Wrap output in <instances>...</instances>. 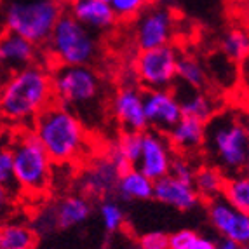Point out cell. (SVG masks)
<instances>
[{
    "mask_svg": "<svg viewBox=\"0 0 249 249\" xmlns=\"http://www.w3.org/2000/svg\"><path fill=\"white\" fill-rule=\"evenodd\" d=\"M121 171L113 164V160L108 157V154L96 157L89 162L86 167L80 181L84 194L92 199H108L115 192L117 179H119Z\"/></svg>",
    "mask_w": 249,
    "mask_h": 249,
    "instance_id": "obj_14",
    "label": "cell"
},
{
    "mask_svg": "<svg viewBox=\"0 0 249 249\" xmlns=\"http://www.w3.org/2000/svg\"><path fill=\"white\" fill-rule=\"evenodd\" d=\"M194 173H196V167L192 166L187 157H183V154H178L173 157L169 167L171 176H175V178L181 179L185 183H192L194 181Z\"/></svg>",
    "mask_w": 249,
    "mask_h": 249,
    "instance_id": "obj_31",
    "label": "cell"
},
{
    "mask_svg": "<svg viewBox=\"0 0 249 249\" xmlns=\"http://www.w3.org/2000/svg\"><path fill=\"white\" fill-rule=\"evenodd\" d=\"M0 140H2V133H0Z\"/></svg>",
    "mask_w": 249,
    "mask_h": 249,
    "instance_id": "obj_39",
    "label": "cell"
},
{
    "mask_svg": "<svg viewBox=\"0 0 249 249\" xmlns=\"http://www.w3.org/2000/svg\"><path fill=\"white\" fill-rule=\"evenodd\" d=\"M9 148L13 154L16 190L26 196H44L53 181L54 162L32 133V129H21Z\"/></svg>",
    "mask_w": 249,
    "mask_h": 249,
    "instance_id": "obj_4",
    "label": "cell"
},
{
    "mask_svg": "<svg viewBox=\"0 0 249 249\" xmlns=\"http://www.w3.org/2000/svg\"><path fill=\"white\" fill-rule=\"evenodd\" d=\"M150 0H107V4L112 7L117 19H134L143 9L148 5Z\"/></svg>",
    "mask_w": 249,
    "mask_h": 249,
    "instance_id": "obj_29",
    "label": "cell"
},
{
    "mask_svg": "<svg viewBox=\"0 0 249 249\" xmlns=\"http://www.w3.org/2000/svg\"><path fill=\"white\" fill-rule=\"evenodd\" d=\"M178 51L171 44L138 53L134 73L146 89H167L176 80Z\"/></svg>",
    "mask_w": 249,
    "mask_h": 249,
    "instance_id": "obj_8",
    "label": "cell"
},
{
    "mask_svg": "<svg viewBox=\"0 0 249 249\" xmlns=\"http://www.w3.org/2000/svg\"><path fill=\"white\" fill-rule=\"evenodd\" d=\"M63 13V5L54 0L13 2L4 11V25L11 34L26 38L35 46H42L47 42Z\"/></svg>",
    "mask_w": 249,
    "mask_h": 249,
    "instance_id": "obj_5",
    "label": "cell"
},
{
    "mask_svg": "<svg viewBox=\"0 0 249 249\" xmlns=\"http://www.w3.org/2000/svg\"><path fill=\"white\" fill-rule=\"evenodd\" d=\"M142 138L143 133L140 131H122L117 143L110 148L108 157L112 159L121 173L136 166L140 152H142Z\"/></svg>",
    "mask_w": 249,
    "mask_h": 249,
    "instance_id": "obj_22",
    "label": "cell"
},
{
    "mask_svg": "<svg viewBox=\"0 0 249 249\" xmlns=\"http://www.w3.org/2000/svg\"><path fill=\"white\" fill-rule=\"evenodd\" d=\"M188 249H216V242L213 239H209V237L197 235Z\"/></svg>",
    "mask_w": 249,
    "mask_h": 249,
    "instance_id": "obj_35",
    "label": "cell"
},
{
    "mask_svg": "<svg viewBox=\"0 0 249 249\" xmlns=\"http://www.w3.org/2000/svg\"><path fill=\"white\" fill-rule=\"evenodd\" d=\"M225 183V175L216 166H202L194 173V188L200 199H214L221 196V188Z\"/></svg>",
    "mask_w": 249,
    "mask_h": 249,
    "instance_id": "obj_23",
    "label": "cell"
},
{
    "mask_svg": "<svg viewBox=\"0 0 249 249\" xmlns=\"http://www.w3.org/2000/svg\"><path fill=\"white\" fill-rule=\"evenodd\" d=\"M173 150L178 154H192L204 146L206 142V122L181 115L179 121L166 133Z\"/></svg>",
    "mask_w": 249,
    "mask_h": 249,
    "instance_id": "obj_19",
    "label": "cell"
},
{
    "mask_svg": "<svg viewBox=\"0 0 249 249\" xmlns=\"http://www.w3.org/2000/svg\"><path fill=\"white\" fill-rule=\"evenodd\" d=\"M143 112L148 127L166 134L181 117L179 100L167 89H146L143 92Z\"/></svg>",
    "mask_w": 249,
    "mask_h": 249,
    "instance_id": "obj_12",
    "label": "cell"
},
{
    "mask_svg": "<svg viewBox=\"0 0 249 249\" xmlns=\"http://www.w3.org/2000/svg\"><path fill=\"white\" fill-rule=\"evenodd\" d=\"M176 79H179L192 89H200L206 84V70L199 59H196L194 56H178Z\"/></svg>",
    "mask_w": 249,
    "mask_h": 249,
    "instance_id": "obj_26",
    "label": "cell"
},
{
    "mask_svg": "<svg viewBox=\"0 0 249 249\" xmlns=\"http://www.w3.org/2000/svg\"><path fill=\"white\" fill-rule=\"evenodd\" d=\"M37 242V230L25 221H0V249H35Z\"/></svg>",
    "mask_w": 249,
    "mask_h": 249,
    "instance_id": "obj_21",
    "label": "cell"
},
{
    "mask_svg": "<svg viewBox=\"0 0 249 249\" xmlns=\"http://www.w3.org/2000/svg\"><path fill=\"white\" fill-rule=\"evenodd\" d=\"M113 194H117V197L125 202L148 200L154 197V181L143 175L136 166H133L119 175Z\"/></svg>",
    "mask_w": 249,
    "mask_h": 249,
    "instance_id": "obj_20",
    "label": "cell"
},
{
    "mask_svg": "<svg viewBox=\"0 0 249 249\" xmlns=\"http://www.w3.org/2000/svg\"><path fill=\"white\" fill-rule=\"evenodd\" d=\"M54 101L53 80L47 68L28 65L11 73L0 89V115L13 124L32 122Z\"/></svg>",
    "mask_w": 249,
    "mask_h": 249,
    "instance_id": "obj_2",
    "label": "cell"
},
{
    "mask_svg": "<svg viewBox=\"0 0 249 249\" xmlns=\"http://www.w3.org/2000/svg\"><path fill=\"white\" fill-rule=\"evenodd\" d=\"M68 13L84 25L88 30L94 32H107L117 25V16L107 0H73Z\"/></svg>",
    "mask_w": 249,
    "mask_h": 249,
    "instance_id": "obj_18",
    "label": "cell"
},
{
    "mask_svg": "<svg viewBox=\"0 0 249 249\" xmlns=\"http://www.w3.org/2000/svg\"><path fill=\"white\" fill-rule=\"evenodd\" d=\"M54 101L70 110L89 108L101 92L100 75L91 65H58L51 73Z\"/></svg>",
    "mask_w": 249,
    "mask_h": 249,
    "instance_id": "obj_7",
    "label": "cell"
},
{
    "mask_svg": "<svg viewBox=\"0 0 249 249\" xmlns=\"http://www.w3.org/2000/svg\"><path fill=\"white\" fill-rule=\"evenodd\" d=\"M208 218L209 223L213 225V229L221 237L233 239L239 244H248L249 242V214L235 209L221 196L209 199Z\"/></svg>",
    "mask_w": 249,
    "mask_h": 249,
    "instance_id": "obj_13",
    "label": "cell"
},
{
    "mask_svg": "<svg viewBox=\"0 0 249 249\" xmlns=\"http://www.w3.org/2000/svg\"><path fill=\"white\" fill-rule=\"evenodd\" d=\"M0 185L7 187L9 190H16V183H14L13 175V154L9 146L0 145ZM18 192V190H16Z\"/></svg>",
    "mask_w": 249,
    "mask_h": 249,
    "instance_id": "obj_30",
    "label": "cell"
},
{
    "mask_svg": "<svg viewBox=\"0 0 249 249\" xmlns=\"http://www.w3.org/2000/svg\"><path fill=\"white\" fill-rule=\"evenodd\" d=\"M100 218L107 232H117L124 225V209L115 199H103L100 204Z\"/></svg>",
    "mask_w": 249,
    "mask_h": 249,
    "instance_id": "obj_28",
    "label": "cell"
},
{
    "mask_svg": "<svg viewBox=\"0 0 249 249\" xmlns=\"http://www.w3.org/2000/svg\"><path fill=\"white\" fill-rule=\"evenodd\" d=\"M92 213V202L86 196H67L56 200L40 213L35 230L54 232V230H68L79 227L89 220Z\"/></svg>",
    "mask_w": 249,
    "mask_h": 249,
    "instance_id": "obj_10",
    "label": "cell"
},
{
    "mask_svg": "<svg viewBox=\"0 0 249 249\" xmlns=\"http://www.w3.org/2000/svg\"><path fill=\"white\" fill-rule=\"evenodd\" d=\"M241 249H249V248H248V244H242V246H241Z\"/></svg>",
    "mask_w": 249,
    "mask_h": 249,
    "instance_id": "obj_38",
    "label": "cell"
},
{
    "mask_svg": "<svg viewBox=\"0 0 249 249\" xmlns=\"http://www.w3.org/2000/svg\"><path fill=\"white\" fill-rule=\"evenodd\" d=\"M178 100L181 115L192 117L200 122H208L209 119L214 117V103L209 96L199 92V89H196V92H192V94H187L185 98H178Z\"/></svg>",
    "mask_w": 249,
    "mask_h": 249,
    "instance_id": "obj_25",
    "label": "cell"
},
{
    "mask_svg": "<svg viewBox=\"0 0 249 249\" xmlns=\"http://www.w3.org/2000/svg\"><path fill=\"white\" fill-rule=\"evenodd\" d=\"M38 46L16 34L0 35V70L16 71L37 61Z\"/></svg>",
    "mask_w": 249,
    "mask_h": 249,
    "instance_id": "obj_17",
    "label": "cell"
},
{
    "mask_svg": "<svg viewBox=\"0 0 249 249\" xmlns=\"http://www.w3.org/2000/svg\"><path fill=\"white\" fill-rule=\"evenodd\" d=\"M214 166L225 176L239 175L249 164V133L241 115L213 117L206 122V142Z\"/></svg>",
    "mask_w": 249,
    "mask_h": 249,
    "instance_id": "obj_3",
    "label": "cell"
},
{
    "mask_svg": "<svg viewBox=\"0 0 249 249\" xmlns=\"http://www.w3.org/2000/svg\"><path fill=\"white\" fill-rule=\"evenodd\" d=\"M221 51L232 61H244L249 53V37L244 28H232L221 38Z\"/></svg>",
    "mask_w": 249,
    "mask_h": 249,
    "instance_id": "obj_27",
    "label": "cell"
},
{
    "mask_svg": "<svg viewBox=\"0 0 249 249\" xmlns=\"http://www.w3.org/2000/svg\"><path fill=\"white\" fill-rule=\"evenodd\" d=\"M242 244H239L233 239H229V237H221L220 241L216 242V249H241Z\"/></svg>",
    "mask_w": 249,
    "mask_h": 249,
    "instance_id": "obj_36",
    "label": "cell"
},
{
    "mask_svg": "<svg viewBox=\"0 0 249 249\" xmlns=\"http://www.w3.org/2000/svg\"><path fill=\"white\" fill-rule=\"evenodd\" d=\"M32 133L54 164H71L88 150V131L80 117L53 101L32 121Z\"/></svg>",
    "mask_w": 249,
    "mask_h": 249,
    "instance_id": "obj_1",
    "label": "cell"
},
{
    "mask_svg": "<svg viewBox=\"0 0 249 249\" xmlns=\"http://www.w3.org/2000/svg\"><path fill=\"white\" fill-rule=\"evenodd\" d=\"M175 34V16L164 5H146L136 16L134 46L138 51L154 49L169 44Z\"/></svg>",
    "mask_w": 249,
    "mask_h": 249,
    "instance_id": "obj_9",
    "label": "cell"
},
{
    "mask_svg": "<svg viewBox=\"0 0 249 249\" xmlns=\"http://www.w3.org/2000/svg\"><path fill=\"white\" fill-rule=\"evenodd\" d=\"M54 2H58L59 5H70L73 0H54Z\"/></svg>",
    "mask_w": 249,
    "mask_h": 249,
    "instance_id": "obj_37",
    "label": "cell"
},
{
    "mask_svg": "<svg viewBox=\"0 0 249 249\" xmlns=\"http://www.w3.org/2000/svg\"><path fill=\"white\" fill-rule=\"evenodd\" d=\"M47 51L58 65H91L98 56V40L91 30L80 25L70 13H63L56 21Z\"/></svg>",
    "mask_w": 249,
    "mask_h": 249,
    "instance_id": "obj_6",
    "label": "cell"
},
{
    "mask_svg": "<svg viewBox=\"0 0 249 249\" xmlns=\"http://www.w3.org/2000/svg\"><path fill=\"white\" fill-rule=\"evenodd\" d=\"M175 157V150L164 133L159 131H143L142 152L136 162V167L152 181L169 175L171 160Z\"/></svg>",
    "mask_w": 249,
    "mask_h": 249,
    "instance_id": "obj_11",
    "label": "cell"
},
{
    "mask_svg": "<svg viewBox=\"0 0 249 249\" xmlns=\"http://www.w3.org/2000/svg\"><path fill=\"white\" fill-rule=\"evenodd\" d=\"M176 211H192L200 204V197L192 183L166 175L154 181V197Z\"/></svg>",
    "mask_w": 249,
    "mask_h": 249,
    "instance_id": "obj_16",
    "label": "cell"
},
{
    "mask_svg": "<svg viewBox=\"0 0 249 249\" xmlns=\"http://www.w3.org/2000/svg\"><path fill=\"white\" fill-rule=\"evenodd\" d=\"M140 249H167V233L148 232L140 237Z\"/></svg>",
    "mask_w": 249,
    "mask_h": 249,
    "instance_id": "obj_33",
    "label": "cell"
},
{
    "mask_svg": "<svg viewBox=\"0 0 249 249\" xmlns=\"http://www.w3.org/2000/svg\"><path fill=\"white\" fill-rule=\"evenodd\" d=\"M112 113L122 131H146L145 112H143V91L136 86H124L115 92L112 100Z\"/></svg>",
    "mask_w": 249,
    "mask_h": 249,
    "instance_id": "obj_15",
    "label": "cell"
},
{
    "mask_svg": "<svg viewBox=\"0 0 249 249\" xmlns=\"http://www.w3.org/2000/svg\"><path fill=\"white\" fill-rule=\"evenodd\" d=\"M221 197L239 211H249V178L242 173L225 176Z\"/></svg>",
    "mask_w": 249,
    "mask_h": 249,
    "instance_id": "obj_24",
    "label": "cell"
},
{
    "mask_svg": "<svg viewBox=\"0 0 249 249\" xmlns=\"http://www.w3.org/2000/svg\"><path fill=\"white\" fill-rule=\"evenodd\" d=\"M11 192L13 190L0 185V220H4L11 211V204H13V194Z\"/></svg>",
    "mask_w": 249,
    "mask_h": 249,
    "instance_id": "obj_34",
    "label": "cell"
},
{
    "mask_svg": "<svg viewBox=\"0 0 249 249\" xmlns=\"http://www.w3.org/2000/svg\"><path fill=\"white\" fill-rule=\"evenodd\" d=\"M199 235L190 229H181L167 235V249H188L194 242V239Z\"/></svg>",
    "mask_w": 249,
    "mask_h": 249,
    "instance_id": "obj_32",
    "label": "cell"
}]
</instances>
